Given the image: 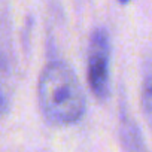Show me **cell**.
I'll list each match as a JSON object with an SVG mask.
<instances>
[{
    "label": "cell",
    "mask_w": 152,
    "mask_h": 152,
    "mask_svg": "<svg viewBox=\"0 0 152 152\" xmlns=\"http://www.w3.org/2000/svg\"><path fill=\"white\" fill-rule=\"evenodd\" d=\"M122 139L127 145V148L130 149H137L140 146V137H139V131H137V127L134 124H131V121H128L127 115L124 113L122 115Z\"/></svg>",
    "instance_id": "cell-4"
},
{
    "label": "cell",
    "mask_w": 152,
    "mask_h": 152,
    "mask_svg": "<svg viewBox=\"0 0 152 152\" xmlns=\"http://www.w3.org/2000/svg\"><path fill=\"white\" fill-rule=\"evenodd\" d=\"M142 103L145 115L152 127V67L145 70V79H143V93H142Z\"/></svg>",
    "instance_id": "cell-3"
},
{
    "label": "cell",
    "mask_w": 152,
    "mask_h": 152,
    "mask_svg": "<svg viewBox=\"0 0 152 152\" xmlns=\"http://www.w3.org/2000/svg\"><path fill=\"white\" fill-rule=\"evenodd\" d=\"M118 2H119V3H122V5H125V3H128V2H130V0H118Z\"/></svg>",
    "instance_id": "cell-6"
},
{
    "label": "cell",
    "mask_w": 152,
    "mask_h": 152,
    "mask_svg": "<svg viewBox=\"0 0 152 152\" xmlns=\"http://www.w3.org/2000/svg\"><path fill=\"white\" fill-rule=\"evenodd\" d=\"M37 103L51 125L76 124L85 113L87 100L75 70L63 60L49 61L37 81Z\"/></svg>",
    "instance_id": "cell-1"
},
{
    "label": "cell",
    "mask_w": 152,
    "mask_h": 152,
    "mask_svg": "<svg viewBox=\"0 0 152 152\" xmlns=\"http://www.w3.org/2000/svg\"><path fill=\"white\" fill-rule=\"evenodd\" d=\"M110 39L104 28H96L90 36L87 81L91 93L99 100H106L110 94Z\"/></svg>",
    "instance_id": "cell-2"
},
{
    "label": "cell",
    "mask_w": 152,
    "mask_h": 152,
    "mask_svg": "<svg viewBox=\"0 0 152 152\" xmlns=\"http://www.w3.org/2000/svg\"><path fill=\"white\" fill-rule=\"evenodd\" d=\"M6 109V99L2 93V90H0V112H3Z\"/></svg>",
    "instance_id": "cell-5"
}]
</instances>
